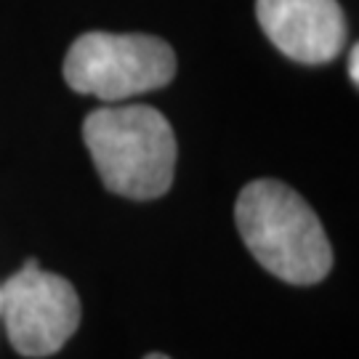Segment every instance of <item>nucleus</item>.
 Wrapping results in <instances>:
<instances>
[{
  "instance_id": "obj_1",
  "label": "nucleus",
  "mask_w": 359,
  "mask_h": 359,
  "mask_svg": "<svg viewBox=\"0 0 359 359\" xmlns=\"http://www.w3.org/2000/svg\"><path fill=\"white\" fill-rule=\"evenodd\" d=\"M234 218L253 258L285 283H322L333 269V248L322 221L283 181H250L237 197Z\"/></svg>"
},
{
  "instance_id": "obj_2",
  "label": "nucleus",
  "mask_w": 359,
  "mask_h": 359,
  "mask_svg": "<svg viewBox=\"0 0 359 359\" xmlns=\"http://www.w3.org/2000/svg\"><path fill=\"white\" fill-rule=\"evenodd\" d=\"M83 139L112 194L154 200L170 189L179 149L170 123L154 107H99L86 117Z\"/></svg>"
},
{
  "instance_id": "obj_3",
  "label": "nucleus",
  "mask_w": 359,
  "mask_h": 359,
  "mask_svg": "<svg viewBox=\"0 0 359 359\" xmlns=\"http://www.w3.org/2000/svg\"><path fill=\"white\" fill-rule=\"evenodd\" d=\"M176 75V53L152 35L86 32L69 46L65 80L77 93L123 102L168 86Z\"/></svg>"
},
{
  "instance_id": "obj_4",
  "label": "nucleus",
  "mask_w": 359,
  "mask_h": 359,
  "mask_svg": "<svg viewBox=\"0 0 359 359\" xmlns=\"http://www.w3.org/2000/svg\"><path fill=\"white\" fill-rule=\"evenodd\" d=\"M0 322L22 357H51L75 335L80 298L69 280L43 271L38 258H27L25 266L0 285Z\"/></svg>"
},
{
  "instance_id": "obj_5",
  "label": "nucleus",
  "mask_w": 359,
  "mask_h": 359,
  "mask_svg": "<svg viewBox=\"0 0 359 359\" xmlns=\"http://www.w3.org/2000/svg\"><path fill=\"white\" fill-rule=\"evenodd\" d=\"M264 35L301 65H327L346 48V16L338 0H256Z\"/></svg>"
},
{
  "instance_id": "obj_6",
  "label": "nucleus",
  "mask_w": 359,
  "mask_h": 359,
  "mask_svg": "<svg viewBox=\"0 0 359 359\" xmlns=\"http://www.w3.org/2000/svg\"><path fill=\"white\" fill-rule=\"evenodd\" d=\"M348 77H351L354 86L359 83V48L357 46H351V51H348Z\"/></svg>"
},
{
  "instance_id": "obj_7",
  "label": "nucleus",
  "mask_w": 359,
  "mask_h": 359,
  "mask_svg": "<svg viewBox=\"0 0 359 359\" xmlns=\"http://www.w3.org/2000/svg\"><path fill=\"white\" fill-rule=\"evenodd\" d=\"M144 359H170V357H165V354H147Z\"/></svg>"
}]
</instances>
